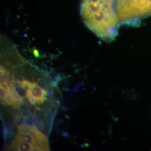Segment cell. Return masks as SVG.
Segmentation results:
<instances>
[{
	"label": "cell",
	"instance_id": "3",
	"mask_svg": "<svg viewBox=\"0 0 151 151\" xmlns=\"http://www.w3.org/2000/svg\"><path fill=\"white\" fill-rule=\"evenodd\" d=\"M36 124L22 123L17 125L15 134L7 147V150L19 151H49L47 133Z\"/></svg>",
	"mask_w": 151,
	"mask_h": 151
},
{
	"label": "cell",
	"instance_id": "4",
	"mask_svg": "<svg viewBox=\"0 0 151 151\" xmlns=\"http://www.w3.org/2000/svg\"><path fill=\"white\" fill-rule=\"evenodd\" d=\"M120 24L137 25L151 15V0H116Z\"/></svg>",
	"mask_w": 151,
	"mask_h": 151
},
{
	"label": "cell",
	"instance_id": "1",
	"mask_svg": "<svg viewBox=\"0 0 151 151\" xmlns=\"http://www.w3.org/2000/svg\"><path fill=\"white\" fill-rule=\"evenodd\" d=\"M1 105L15 114L16 120H30L43 128L52 120L58 101L54 85L47 74L24 59L12 46L1 50Z\"/></svg>",
	"mask_w": 151,
	"mask_h": 151
},
{
	"label": "cell",
	"instance_id": "2",
	"mask_svg": "<svg viewBox=\"0 0 151 151\" xmlns=\"http://www.w3.org/2000/svg\"><path fill=\"white\" fill-rule=\"evenodd\" d=\"M81 15L87 27L99 37L111 40L120 22L116 0H82Z\"/></svg>",
	"mask_w": 151,
	"mask_h": 151
}]
</instances>
